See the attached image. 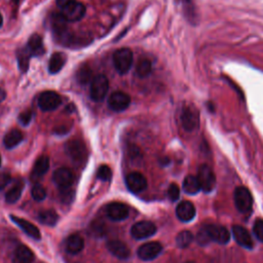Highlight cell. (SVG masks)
Returning a JSON list of instances; mask_svg holds the SVG:
<instances>
[{
    "instance_id": "6da1fadb",
    "label": "cell",
    "mask_w": 263,
    "mask_h": 263,
    "mask_svg": "<svg viewBox=\"0 0 263 263\" xmlns=\"http://www.w3.org/2000/svg\"><path fill=\"white\" fill-rule=\"evenodd\" d=\"M134 57L130 49L123 48L113 54V65L119 74H126L129 72L133 65Z\"/></svg>"
},
{
    "instance_id": "7a4b0ae2",
    "label": "cell",
    "mask_w": 263,
    "mask_h": 263,
    "mask_svg": "<svg viewBox=\"0 0 263 263\" xmlns=\"http://www.w3.org/2000/svg\"><path fill=\"white\" fill-rule=\"evenodd\" d=\"M65 152L68 157L77 165L86 163L88 158V151L86 145L79 140H70L65 144Z\"/></svg>"
},
{
    "instance_id": "3957f363",
    "label": "cell",
    "mask_w": 263,
    "mask_h": 263,
    "mask_svg": "<svg viewBox=\"0 0 263 263\" xmlns=\"http://www.w3.org/2000/svg\"><path fill=\"white\" fill-rule=\"evenodd\" d=\"M180 122L182 128L186 132H193L199 126V112L198 110L191 105H186L182 108Z\"/></svg>"
},
{
    "instance_id": "277c9868",
    "label": "cell",
    "mask_w": 263,
    "mask_h": 263,
    "mask_svg": "<svg viewBox=\"0 0 263 263\" xmlns=\"http://www.w3.org/2000/svg\"><path fill=\"white\" fill-rule=\"evenodd\" d=\"M234 204L240 213H250L253 207V197L250 190L244 186L236 187L234 190Z\"/></svg>"
},
{
    "instance_id": "5b68a950",
    "label": "cell",
    "mask_w": 263,
    "mask_h": 263,
    "mask_svg": "<svg viewBox=\"0 0 263 263\" xmlns=\"http://www.w3.org/2000/svg\"><path fill=\"white\" fill-rule=\"evenodd\" d=\"M109 90V82L105 75H97L91 84V98L96 102H101L107 95Z\"/></svg>"
},
{
    "instance_id": "8992f818",
    "label": "cell",
    "mask_w": 263,
    "mask_h": 263,
    "mask_svg": "<svg viewBox=\"0 0 263 263\" xmlns=\"http://www.w3.org/2000/svg\"><path fill=\"white\" fill-rule=\"evenodd\" d=\"M197 180L205 192H211L216 186V176L211 167L204 164L197 170Z\"/></svg>"
},
{
    "instance_id": "52a82bcc",
    "label": "cell",
    "mask_w": 263,
    "mask_h": 263,
    "mask_svg": "<svg viewBox=\"0 0 263 263\" xmlns=\"http://www.w3.org/2000/svg\"><path fill=\"white\" fill-rule=\"evenodd\" d=\"M209 239L221 245H225L230 239V233L226 227L217 224H208L203 227Z\"/></svg>"
},
{
    "instance_id": "ba28073f",
    "label": "cell",
    "mask_w": 263,
    "mask_h": 263,
    "mask_svg": "<svg viewBox=\"0 0 263 263\" xmlns=\"http://www.w3.org/2000/svg\"><path fill=\"white\" fill-rule=\"evenodd\" d=\"M61 103V97L54 91L43 92L38 97V106L43 111H54Z\"/></svg>"
},
{
    "instance_id": "9c48e42d",
    "label": "cell",
    "mask_w": 263,
    "mask_h": 263,
    "mask_svg": "<svg viewBox=\"0 0 263 263\" xmlns=\"http://www.w3.org/2000/svg\"><path fill=\"white\" fill-rule=\"evenodd\" d=\"M86 15V7L82 3L73 2L72 4L66 6L62 9L61 16L69 23V22H78Z\"/></svg>"
},
{
    "instance_id": "30bf717a",
    "label": "cell",
    "mask_w": 263,
    "mask_h": 263,
    "mask_svg": "<svg viewBox=\"0 0 263 263\" xmlns=\"http://www.w3.org/2000/svg\"><path fill=\"white\" fill-rule=\"evenodd\" d=\"M131 104V97L120 91L114 92L110 95L108 99V106L111 110L115 112L125 111Z\"/></svg>"
},
{
    "instance_id": "8fae6325",
    "label": "cell",
    "mask_w": 263,
    "mask_h": 263,
    "mask_svg": "<svg viewBox=\"0 0 263 263\" xmlns=\"http://www.w3.org/2000/svg\"><path fill=\"white\" fill-rule=\"evenodd\" d=\"M156 232V227L152 222L141 221L133 225L131 229L132 236L136 239H144L152 236Z\"/></svg>"
},
{
    "instance_id": "7c38bea8",
    "label": "cell",
    "mask_w": 263,
    "mask_h": 263,
    "mask_svg": "<svg viewBox=\"0 0 263 263\" xmlns=\"http://www.w3.org/2000/svg\"><path fill=\"white\" fill-rule=\"evenodd\" d=\"M126 184L131 192L140 193L146 189L147 180L141 173L133 172L127 176Z\"/></svg>"
},
{
    "instance_id": "4fadbf2b",
    "label": "cell",
    "mask_w": 263,
    "mask_h": 263,
    "mask_svg": "<svg viewBox=\"0 0 263 263\" xmlns=\"http://www.w3.org/2000/svg\"><path fill=\"white\" fill-rule=\"evenodd\" d=\"M163 251V246L158 241H149L142 245L138 250V256L140 259L149 261L156 258Z\"/></svg>"
},
{
    "instance_id": "5bb4252c",
    "label": "cell",
    "mask_w": 263,
    "mask_h": 263,
    "mask_svg": "<svg viewBox=\"0 0 263 263\" xmlns=\"http://www.w3.org/2000/svg\"><path fill=\"white\" fill-rule=\"evenodd\" d=\"M107 216L113 221H123L129 217V208L123 203H111L107 207Z\"/></svg>"
},
{
    "instance_id": "9a60e30c",
    "label": "cell",
    "mask_w": 263,
    "mask_h": 263,
    "mask_svg": "<svg viewBox=\"0 0 263 263\" xmlns=\"http://www.w3.org/2000/svg\"><path fill=\"white\" fill-rule=\"evenodd\" d=\"M53 179L60 188H67L73 184L74 175L69 169L60 168L54 173Z\"/></svg>"
},
{
    "instance_id": "2e32d148",
    "label": "cell",
    "mask_w": 263,
    "mask_h": 263,
    "mask_svg": "<svg viewBox=\"0 0 263 263\" xmlns=\"http://www.w3.org/2000/svg\"><path fill=\"white\" fill-rule=\"evenodd\" d=\"M232 235L235 241L245 249H252L253 248V240L248 232V230L240 226V225H234L232 227Z\"/></svg>"
},
{
    "instance_id": "e0dca14e",
    "label": "cell",
    "mask_w": 263,
    "mask_h": 263,
    "mask_svg": "<svg viewBox=\"0 0 263 263\" xmlns=\"http://www.w3.org/2000/svg\"><path fill=\"white\" fill-rule=\"evenodd\" d=\"M195 208L192 203L184 200L181 201L176 209V215L182 222H189L195 217Z\"/></svg>"
},
{
    "instance_id": "ac0fdd59",
    "label": "cell",
    "mask_w": 263,
    "mask_h": 263,
    "mask_svg": "<svg viewBox=\"0 0 263 263\" xmlns=\"http://www.w3.org/2000/svg\"><path fill=\"white\" fill-rule=\"evenodd\" d=\"M11 219H12L13 222H14L15 224H17L27 235L33 237L34 239H41V237H42L41 231H39V229H38L34 224H32L31 222H28L27 220H25V219H23V218H20V217L14 216V215H11Z\"/></svg>"
},
{
    "instance_id": "d6986e66",
    "label": "cell",
    "mask_w": 263,
    "mask_h": 263,
    "mask_svg": "<svg viewBox=\"0 0 263 263\" xmlns=\"http://www.w3.org/2000/svg\"><path fill=\"white\" fill-rule=\"evenodd\" d=\"M107 248L110 253H112L115 257L119 259H128L131 255L129 247L120 240H110L107 244Z\"/></svg>"
},
{
    "instance_id": "ffe728a7",
    "label": "cell",
    "mask_w": 263,
    "mask_h": 263,
    "mask_svg": "<svg viewBox=\"0 0 263 263\" xmlns=\"http://www.w3.org/2000/svg\"><path fill=\"white\" fill-rule=\"evenodd\" d=\"M34 260L33 252L26 246H19L14 255L15 263H32Z\"/></svg>"
},
{
    "instance_id": "44dd1931",
    "label": "cell",
    "mask_w": 263,
    "mask_h": 263,
    "mask_svg": "<svg viewBox=\"0 0 263 263\" xmlns=\"http://www.w3.org/2000/svg\"><path fill=\"white\" fill-rule=\"evenodd\" d=\"M179 2L181 3L184 16L186 17L188 22L195 24L197 21L195 0H179Z\"/></svg>"
},
{
    "instance_id": "7402d4cb",
    "label": "cell",
    "mask_w": 263,
    "mask_h": 263,
    "mask_svg": "<svg viewBox=\"0 0 263 263\" xmlns=\"http://www.w3.org/2000/svg\"><path fill=\"white\" fill-rule=\"evenodd\" d=\"M85 247L84 238L78 234H71L66 240V251L69 254H78Z\"/></svg>"
},
{
    "instance_id": "603a6c76",
    "label": "cell",
    "mask_w": 263,
    "mask_h": 263,
    "mask_svg": "<svg viewBox=\"0 0 263 263\" xmlns=\"http://www.w3.org/2000/svg\"><path fill=\"white\" fill-rule=\"evenodd\" d=\"M67 61L66 56L63 53H55L49 62V71L52 74L59 73L65 66Z\"/></svg>"
},
{
    "instance_id": "cb8c5ba5",
    "label": "cell",
    "mask_w": 263,
    "mask_h": 263,
    "mask_svg": "<svg viewBox=\"0 0 263 263\" xmlns=\"http://www.w3.org/2000/svg\"><path fill=\"white\" fill-rule=\"evenodd\" d=\"M49 168H50V158L46 155L41 156L39 158H37L33 167L32 178L33 179L42 178L49 171Z\"/></svg>"
},
{
    "instance_id": "d4e9b609",
    "label": "cell",
    "mask_w": 263,
    "mask_h": 263,
    "mask_svg": "<svg viewBox=\"0 0 263 263\" xmlns=\"http://www.w3.org/2000/svg\"><path fill=\"white\" fill-rule=\"evenodd\" d=\"M23 139H24L23 133L20 130L15 129V130L10 131L6 135V137L4 139V144L8 149H13L16 146H18L23 141Z\"/></svg>"
},
{
    "instance_id": "484cf974",
    "label": "cell",
    "mask_w": 263,
    "mask_h": 263,
    "mask_svg": "<svg viewBox=\"0 0 263 263\" xmlns=\"http://www.w3.org/2000/svg\"><path fill=\"white\" fill-rule=\"evenodd\" d=\"M26 48L30 52V54L32 56H41V55H43L45 53L43 38L39 35H37V34H33L29 38Z\"/></svg>"
},
{
    "instance_id": "4316f807",
    "label": "cell",
    "mask_w": 263,
    "mask_h": 263,
    "mask_svg": "<svg viewBox=\"0 0 263 263\" xmlns=\"http://www.w3.org/2000/svg\"><path fill=\"white\" fill-rule=\"evenodd\" d=\"M200 185L199 182L197 180V177L193 176V175H189L187 176L184 181H183V190L185 193L187 194H196L199 192L200 190Z\"/></svg>"
},
{
    "instance_id": "83f0119b",
    "label": "cell",
    "mask_w": 263,
    "mask_h": 263,
    "mask_svg": "<svg viewBox=\"0 0 263 263\" xmlns=\"http://www.w3.org/2000/svg\"><path fill=\"white\" fill-rule=\"evenodd\" d=\"M23 188H24V183L22 180H18L13 187L7 192L6 194V200L9 204H14L17 200H19V198L22 195L23 192Z\"/></svg>"
},
{
    "instance_id": "f1b7e54d",
    "label": "cell",
    "mask_w": 263,
    "mask_h": 263,
    "mask_svg": "<svg viewBox=\"0 0 263 263\" xmlns=\"http://www.w3.org/2000/svg\"><path fill=\"white\" fill-rule=\"evenodd\" d=\"M38 219L42 223L49 225V226H54L57 224L58 220H59V216L58 214L53 211V210H46V211H42L38 215Z\"/></svg>"
},
{
    "instance_id": "f546056e",
    "label": "cell",
    "mask_w": 263,
    "mask_h": 263,
    "mask_svg": "<svg viewBox=\"0 0 263 263\" xmlns=\"http://www.w3.org/2000/svg\"><path fill=\"white\" fill-rule=\"evenodd\" d=\"M17 57H18V63H19V68L22 72H26L29 68V61H30V58L32 57V55L30 54V52L27 50V48L25 49H21L18 54H17Z\"/></svg>"
},
{
    "instance_id": "4dcf8cb0",
    "label": "cell",
    "mask_w": 263,
    "mask_h": 263,
    "mask_svg": "<svg viewBox=\"0 0 263 263\" xmlns=\"http://www.w3.org/2000/svg\"><path fill=\"white\" fill-rule=\"evenodd\" d=\"M92 75H93V72H92L91 67H90L88 64H84V65H82V66L77 69V72H76V79H77V82H78L79 84L86 85V84H88L89 82H91ZM92 80H93V79H92Z\"/></svg>"
},
{
    "instance_id": "1f68e13d",
    "label": "cell",
    "mask_w": 263,
    "mask_h": 263,
    "mask_svg": "<svg viewBox=\"0 0 263 263\" xmlns=\"http://www.w3.org/2000/svg\"><path fill=\"white\" fill-rule=\"evenodd\" d=\"M151 71H152V65L149 60L142 59L138 62L137 67H136V74L139 77L145 78L151 73Z\"/></svg>"
},
{
    "instance_id": "d6a6232c",
    "label": "cell",
    "mask_w": 263,
    "mask_h": 263,
    "mask_svg": "<svg viewBox=\"0 0 263 263\" xmlns=\"http://www.w3.org/2000/svg\"><path fill=\"white\" fill-rule=\"evenodd\" d=\"M192 240L193 235L188 230H183L176 236V244L179 248H187L192 242Z\"/></svg>"
},
{
    "instance_id": "836d02e7",
    "label": "cell",
    "mask_w": 263,
    "mask_h": 263,
    "mask_svg": "<svg viewBox=\"0 0 263 263\" xmlns=\"http://www.w3.org/2000/svg\"><path fill=\"white\" fill-rule=\"evenodd\" d=\"M31 194L35 200L42 201V200L46 199V197H47V190L43 185L36 184L33 186V188L31 190Z\"/></svg>"
},
{
    "instance_id": "e575fe53",
    "label": "cell",
    "mask_w": 263,
    "mask_h": 263,
    "mask_svg": "<svg viewBox=\"0 0 263 263\" xmlns=\"http://www.w3.org/2000/svg\"><path fill=\"white\" fill-rule=\"evenodd\" d=\"M74 196H75V191L70 187L60 189V197L64 204H71L74 199Z\"/></svg>"
},
{
    "instance_id": "d590c367",
    "label": "cell",
    "mask_w": 263,
    "mask_h": 263,
    "mask_svg": "<svg viewBox=\"0 0 263 263\" xmlns=\"http://www.w3.org/2000/svg\"><path fill=\"white\" fill-rule=\"evenodd\" d=\"M97 177L102 181H109L112 177L111 169L108 166H101L97 171Z\"/></svg>"
},
{
    "instance_id": "8d00e7d4",
    "label": "cell",
    "mask_w": 263,
    "mask_h": 263,
    "mask_svg": "<svg viewBox=\"0 0 263 263\" xmlns=\"http://www.w3.org/2000/svg\"><path fill=\"white\" fill-rule=\"evenodd\" d=\"M253 232L255 236L258 238V240L263 242V220L262 219L256 220L253 226Z\"/></svg>"
},
{
    "instance_id": "74e56055",
    "label": "cell",
    "mask_w": 263,
    "mask_h": 263,
    "mask_svg": "<svg viewBox=\"0 0 263 263\" xmlns=\"http://www.w3.org/2000/svg\"><path fill=\"white\" fill-rule=\"evenodd\" d=\"M168 195H169V198L172 200V201H175L179 198L180 196V188L177 184L175 183H172L169 188H168Z\"/></svg>"
},
{
    "instance_id": "f35d334b",
    "label": "cell",
    "mask_w": 263,
    "mask_h": 263,
    "mask_svg": "<svg viewBox=\"0 0 263 263\" xmlns=\"http://www.w3.org/2000/svg\"><path fill=\"white\" fill-rule=\"evenodd\" d=\"M32 116H33V113L31 110H26L24 111L23 113H21L19 115V123L24 126V127H27L31 120H32Z\"/></svg>"
},
{
    "instance_id": "ab89813d",
    "label": "cell",
    "mask_w": 263,
    "mask_h": 263,
    "mask_svg": "<svg viewBox=\"0 0 263 263\" xmlns=\"http://www.w3.org/2000/svg\"><path fill=\"white\" fill-rule=\"evenodd\" d=\"M11 181H12V176L10 173L8 172L0 173V190L5 189Z\"/></svg>"
},
{
    "instance_id": "60d3db41",
    "label": "cell",
    "mask_w": 263,
    "mask_h": 263,
    "mask_svg": "<svg viewBox=\"0 0 263 263\" xmlns=\"http://www.w3.org/2000/svg\"><path fill=\"white\" fill-rule=\"evenodd\" d=\"M92 232L94 235H103L105 234V229H104V223L99 222V221H94L92 224Z\"/></svg>"
},
{
    "instance_id": "b9f144b4",
    "label": "cell",
    "mask_w": 263,
    "mask_h": 263,
    "mask_svg": "<svg viewBox=\"0 0 263 263\" xmlns=\"http://www.w3.org/2000/svg\"><path fill=\"white\" fill-rule=\"evenodd\" d=\"M196 239H197L198 244H199V245H203V246H204V245H208V244L211 241V240L209 239V237H208L206 231L204 230V228H201V229L199 230Z\"/></svg>"
},
{
    "instance_id": "7bdbcfd3",
    "label": "cell",
    "mask_w": 263,
    "mask_h": 263,
    "mask_svg": "<svg viewBox=\"0 0 263 263\" xmlns=\"http://www.w3.org/2000/svg\"><path fill=\"white\" fill-rule=\"evenodd\" d=\"M73 2H75V0H56V3H57V5H58V7L62 8V9L65 8L66 6L72 4Z\"/></svg>"
},
{
    "instance_id": "ee69618b",
    "label": "cell",
    "mask_w": 263,
    "mask_h": 263,
    "mask_svg": "<svg viewBox=\"0 0 263 263\" xmlns=\"http://www.w3.org/2000/svg\"><path fill=\"white\" fill-rule=\"evenodd\" d=\"M5 99H6V92L3 89H0V102H3Z\"/></svg>"
},
{
    "instance_id": "f6af8a7d",
    "label": "cell",
    "mask_w": 263,
    "mask_h": 263,
    "mask_svg": "<svg viewBox=\"0 0 263 263\" xmlns=\"http://www.w3.org/2000/svg\"><path fill=\"white\" fill-rule=\"evenodd\" d=\"M3 24H4V19H3V16H2V14H0V28H2Z\"/></svg>"
},
{
    "instance_id": "bcb514c9",
    "label": "cell",
    "mask_w": 263,
    "mask_h": 263,
    "mask_svg": "<svg viewBox=\"0 0 263 263\" xmlns=\"http://www.w3.org/2000/svg\"><path fill=\"white\" fill-rule=\"evenodd\" d=\"M13 2H14V3H15V4H18V3H19V2H20V0H13Z\"/></svg>"
},
{
    "instance_id": "7dc6e473",
    "label": "cell",
    "mask_w": 263,
    "mask_h": 263,
    "mask_svg": "<svg viewBox=\"0 0 263 263\" xmlns=\"http://www.w3.org/2000/svg\"><path fill=\"white\" fill-rule=\"evenodd\" d=\"M185 263H196V262H194V261H187V262H185Z\"/></svg>"
},
{
    "instance_id": "c3c4849f",
    "label": "cell",
    "mask_w": 263,
    "mask_h": 263,
    "mask_svg": "<svg viewBox=\"0 0 263 263\" xmlns=\"http://www.w3.org/2000/svg\"><path fill=\"white\" fill-rule=\"evenodd\" d=\"M0 165H2V157H0Z\"/></svg>"
}]
</instances>
